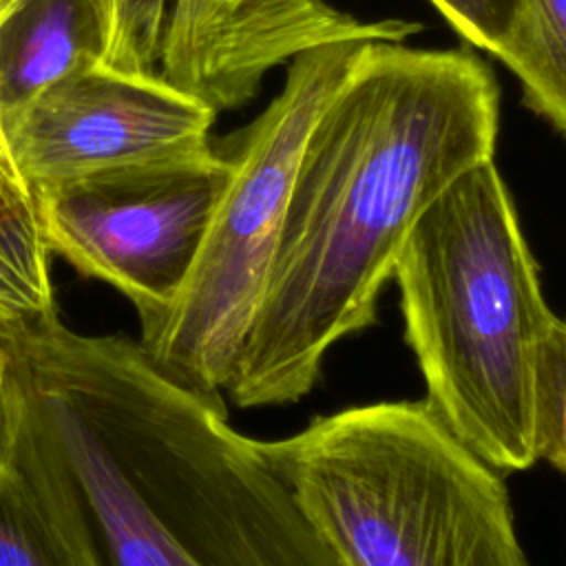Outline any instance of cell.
Returning <instances> with one entry per match:
<instances>
[{"label":"cell","instance_id":"6da1fadb","mask_svg":"<svg viewBox=\"0 0 566 566\" xmlns=\"http://www.w3.org/2000/svg\"><path fill=\"white\" fill-rule=\"evenodd\" d=\"M2 345L84 566H340L223 396L170 378L139 340L55 312Z\"/></svg>","mask_w":566,"mask_h":566},{"label":"cell","instance_id":"7a4b0ae2","mask_svg":"<svg viewBox=\"0 0 566 566\" xmlns=\"http://www.w3.org/2000/svg\"><path fill=\"white\" fill-rule=\"evenodd\" d=\"M500 88L467 51L363 42L314 117L272 270L237 356L239 407L301 400L327 352L376 323L378 296L420 214L493 159Z\"/></svg>","mask_w":566,"mask_h":566},{"label":"cell","instance_id":"3957f363","mask_svg":"<svg viewBox=\"0 0 566 566\" xmlns=\"http://www.w3.org/2000/svg\"><path fill=\"white\" fill-rule=\"evenodd\" d=\"M391 279L424 400L497 471L531 469L533 374L555 312L493 159L420 214Z\"/></svg>","mask_w":566,"mask_h":566},{"label":"cell","instance_id":"277c9868","mask_svg":"<svg viewBox=\"0 0 566 566\" xmlns=\"http://www.w3.org/2000/svg\"><path fill=\"white\" fill-rule=\"evenodd\" d=\"M340 566H531L502 471L427 400H385L261 440Z\"/></svg>","mask_w":566,"mask_h":566},{"label":"cell","instance_id":"5b68a950","mask_svg":"<svg viewBox=\"0 0 566 566\" xmlns=\"http://www.w3.org/2000/svg\"><path fill=\"white\" fill-rule=\"evenodd\" d=\"M363 42H338L292 60L281 93L239 135L226 188L195 261L142 347L170 378L223 396L276 254L305 135Z\"/></svg>","mask_w":566,"mask_h":566},{"label":"cell","instance_id":"8992f818","mask_svg":"<svg viewBox=\"0 0 566 566\" xmlns=\"http://www.w3.org/2000/svg\"><path fill=\"white\" fill-rule=\"evenodd\" d=\"M228 175V157L214 153L35 192L46 245L82 276L119 292L146 329L181 287Z\"/></svg>","mask_w":566,"mask_h":566},{"label":"cell","instance_id":"52a82bcc","mask_svg":"<svg viewBox=\"0 0 566 566\" xmlns=\"http://www.w3.org/2000/svg\"><path fill=\"white\" fill-rule=\"evenodd\" d=\"M214 111L161 73L95 64L2 117L33 195L122 168L214 155Z\"/></svg>","mask_w":566,"mask_h":566},{"label":"cell","instance_id":"ba28073f","mask_svg":"<svg viewBox=\"0 0 566 566\" xmlns=\"http://www.w3.org/2000/svg\"><path fill=\"white\" fill-rule=\"evenodd\" d=\"M420 24L360 22L327 0H172L159 66L208 108L245 104L287 57L338 42H402Z\"/></svg>","mask_w":566,"mask_h":566},{"label":"cell","instance_id":"9c48e42d","mask_svg":"<svg viewBox=\"0 0 566 566\" xmlns=\"http://www.w3.org/2000/svg\"><path fill=\"white\" fill-rule=\"evenodd\" d=\"M95 64H104L97 0H22L0 20V117Z\"/></svg>","mask_w":566,"mask_h":566},{"label":"cell","instance_id":"30bf717a","mask_svg":"<svg viewBox=\"0 0 566 566\" xmlns=\"http://www.w3.org/2000/svg\"><path fill=\"white\" fill-rule=\"evenodd\" d=\"M38 199L24 179L0 117V340L57 312Z\"/></svg>","mask_w":566,"mask_h":566},{"label":"cell","instance_id":"8fae6325","mask_svg":"<svg viewBox=\"0 0 566 566\" xmlns=\"http://www.w3.org/2000/svg\"><path fill=\"white\" fill-rule=\"evenodd\" d=\"M524 88V102L566 137V0H524L495 55Z\"/></svg>","mask_w":566,"mask_h":566},{"label":"cell","instance_id":"7c38bea8","mask_svg":"<svg viewBox=\"0 0 566 566\" xmlns=\"http://www.w3.org/2000/svg\"><path fill=\"white\" fill-rule=\"evenodd\" d=\"M0 566H80L38 478L11 449L0 464Z\"/></svg>","mask_w":566,"mask_h":566},{"label":"cell","instance_id":"4fadbf2b","mask_svg":"<svg viewBox=\"0 0 566 566\" xmlns=\"http://www.w3.org/2000/svg\"><path fill=\"white\" fill-rule=\"evenodd\" d=\"M533 444L537 460L566 475V318L553 316L533 374Z\"/></svg>","mask_w":566,"mask_h":566},{"label":"cell","instance_id":"5bb4252c","mask_svg":"<svg viewBox=\"0 0 566 566\" xmlns=\"http://www.w3.org/2000/svg\"><path fill=\"white\" fill-rule=\"evenodd\" d=\"M104 24V64L153 73L159 64L170 0H97Z\"/></svg>","mask_w":566,"mask_h":566},{"label":"cell","instance_id":"9a60e30c","mask_svg":"<svg viewBox=\"0 0 566 566\" xmlns=\"http://www.w3.org/2000/svg\"><path fill=\"white\" fill-rule=\"evenodd\" d=\"M473 46L497 55L513 33L524 0H429Z\"/></svg>","mask_w":566,"mask_h":566},{"label":"cell","instance_id":"2e32d148","mask_svg":"<svg viewBox=\"0 0 566 566\" xmlns=\"http://www.w3.org/2000/svg\"><path fill=\"white\" fill-rule=\"evenodd\" d=\"M11 442V376L7 349L0 340V464H4Z\"/></svg>","mask_w":566,"mask_h":566},{"label":"cell","instance_id":"e0dca14e","mask_svg":"<svg viewBox=\"0 0 566 566\" xmlns=\"http://www.w3.org/2000/svg\"><path fill=\"white\" fill-rule=\"evenodd\" d=\"M20 2H22V0H0V20H2L9 11H13Z\"/></svg>","mask_w":566,"mask_h":566}]
</instances>
